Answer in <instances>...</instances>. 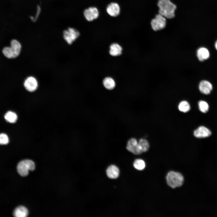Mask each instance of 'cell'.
<instances>
[{"instance_id":"1","label":"cell","mask_w":217,"mask_h":217,"mask_svg":"<svg viewBox=\"0 0 217 217\" xmlns=\"http://www.w3.org/2000/svg\"><path fill=\"white\" fill-rule=\"evenodd\" d=\"M157 6L160 14L168 19H171L175 17L177 7L170 0H159Z\"/></svg>"},{"instance_id":"2","label":"cell","mask_w":217,"mask_h":217,"mask_svg":"<svg viewBox=\"0 0 217 217\" xmlns=\"http://www.w3.org/2000/svg\"><path fill=\"white\" fill-rule=\"evenodd\" d=\"M166 180L168 186L172 188H175L182 185L184 182V178L181 173L171 171L167 174Z\"/></svg>"},{"instance_id":"3","label":"cell","mask_w":217,"mask_h":217,"mask_svg":"<svg viewBox=\"0 0 217 217\" xmlns=\"http://www.w3.org/2000/svg\"><path fill=\"white\" fill-rule=\"evenodd\" d=\"M21 48V45L18 41L16 39H13L11 42L10 47H6L4 48L2 50V52L7 58H15L19 55Z\"/></svg>"},{"instance_id":"4","label":"cell","mask_w":217,"mask_h":217,"mask_svg":"<svg viewBox=\"0 0 217 217\" xmlns=\"http://www.w3.org/2000/svg\"><path fill=\"white\" fill-rule=\"evenodd\" d=\"M34 162L31 160L25 159L20 161L17 167V172L21 176L24 177L28 175L29 171H33L35 168Z\"/></svg>"},{"instance_id":"5","label":"cell","mask_w":217,"mask_h":217,"mask_svg":"<svg viewBox=\"0 0 217 217\" xmlns=\"http://www.w3.org/2000/svg\"><path fill=\"white\" fill-rule=\"evenodd\" d=\"M166 24V18L159 14H156L151 21L152 28L155 31L163 29L165 27Z\"/></svg>"},{"instance_id":"6","label":"cell","mask_w":217,"mask_h":217,"mask_svg":"<svg viewBox=\"0 0 217 217\" xmlns=\"http://www.w3.org/2000/svg\"><path fill=\"white\" fill-rule=\"evenodd\" d=\"M64 39L69 44H71L79 36L80 33L75 28L69 27L63 33Z\"/></svg>"},{"instance_id":"7","label":"cell","mask_w":217,"mask_h":217,"mask_svg":"<svg viewBox=\"0 0 217 217\" xmlns=\"http://www.w3.org/2000/svg\"><path fill=\"white\" fill-rule=\"evenodd\" d=\"M126 148L129 151L135 155H139L142 153L139 146L138 142L134 138H131L128 140Z\"/></svg>"},{"instance_id":"8","label":"cell","mask_w":217,"mask_h":217,"mask_svg":"<svg viewBox=\"0 0 217 217\" xmlns=\"http://www.w3.org/2000/svg\"><path fill=\"white\" fill-rule=\"evenodd\" d=\"M99 13L98 9L95 7H90L86 9L83 14L86 19L91 21L97 19L99 17Z\"/></svg>"},{"instance_id":"9","label":"cell","mask_w":217,"mask_h":217,"mask_svg":"<svg viewBox=\"0 0 217 217\" xmlns=\"http://www.w3.org/2000/svg\"><path fill=\"white\" fill-rule=\"evenodd\" d=\"M24 85L27 91L32 92L36 90L38 87V83L35 78L33 77H30L25 80Z\"/></svg>"},{"instance_id":"10","label":"cell","mask_w":217,"mask_h":217,"mask_svg":"<svg viewBox=\"0 0 217 217\" xmlns=\"http://www.w3.org/2000/svg\"><path fill=\"white\" fill-rule=\"evenodd\" d=\"M106 10L107 13L109 15L112 17H116L119 14L120 8L117 3L112 2L108 5Z\"/></svg>"},{"instance_id":"11","label":"cell","mask_w":217,"mask_h":217,"mask_svg":"<svg viewBox=\"0 0 217 217\" xmlns=\"http://www.w3.org/2000/svg\"><path fill=\"white\" fill-rule=\"evenodd\" d=\"M211 134L210 131L206 127L200 126L195 130L193 134L198 138H205L209 136Z\"/></svg>"},{"instance_id":"12","label":"cell","mask_w":217,"mask_h":217,"mask_svg":"<svg viewBox=\"0 0 217 217\" xmlns=\"http://www.w3.org/2000/svg\"><path fill=\"white\" fill-rule=\"evenodd\" d=\"M200 91L205 94H209L212 89V86L209 81L203 80L201 81L199 85Z\"/></svg>"},{"instance_id":"13","label":"cell","mask_w":217,"mask_h":217,"mask_svg":"<svg viewBox=\"0 0 217 217\" xmlns=\"http://www.w3.org/2000/svg\"><path fill=\"white\" fill-rule=\"evenodd\" d=\"M106 174L108 177L112 179H115L119 175V170L115 165H112L109 166L106 170Z\"/></svg>"},{"instance_id":"14","label":"cell","mask_w":217,"mask_h":217,"mask_svg":"<svg viewBox=\"0 0 217 217\" xmlns=\"http://www.w3.org/2000/svg\"><path fill=\"white\" fill-rule=\"evenodd\" d=\"M209 52L207 49L205 47L199 48L197 51V56L199 61H203L207 59L209 56Z\"/></svg>"},{"instance_id":"15","label":"cell","mask_w":217,"mask_h":217,"mask_svg":"<svg viewBox=\"0 0 217 217\" xmlns=\"http://www.w3.org/2000/svg\"><path fill=\"white\" fill-rule=\"evenodd\" d=\"M28 214V209L25 207L20 206L14 210L13 215L16 217H25Z\"/></svg>"},{"instance_id":"16","label":"cell","mask_w":217,"mask_h":217,"mask_svg":"<svg viewBox=\"0 0 217 217\" xmlns=\"http://www.w3.org/2000/svg\"><path fill=\"white\" fill-rule=\"evenodd\" d=\"M122 48L118 44L116 43L112 44L110 46V54L113 56L120 55L122 53Z\"/></svg>"},{"instance_id":"17","label":"cell","mask_w":217,"mask_h":217,"mask_svg":"<svg viewBox=\"0 0 217 217\" xmlns=\"http://www.w3.org/2000/svg\"><path fill=\"white\" fill-rule=\"evenodd\" d=\"M103 84L106 89L109 90L113 89L115 86L114 80L110 77H106L104 79Z\"/></svg>"},{"instance_id":"18","label":"cell","mask_w":217,"mask_h":217,"mask_svg":"<svg viewBox=\"0 0 217 217\" xmlns=\"http://www.w3.org/2000/svg\"><path fill=\"white\" fill-rule=\"evenodd\" d=\"M5 118L6 120L10 123L15 122L17 119V114L14 112L9 111L7 112L5 115Z\"/></svg>"},{"instance_id":"19","label":"cell","mask_w":217,"mask_h":217,"mask_svg":"<svg viewBox=\"0 0 217 217\" xmlns=\"http://www.w3.org/2000/svg\"><path fill=\"white\" fill-rule=\"evenodd\" d=\"M138 144L142 153L146 152L149 148V144L148 141L144 139H140L138 142Z\"/></svg>"},{"instance_id":"20","label":"cell","mask_w":217,"mask_h":217,"mask_svg":"<svg viewBox=\"0 0 217 217\" xmlns=\"http://www.w3.org/2000/svg\"><path fill=\"white\" fill-rule=\"evenodd\" d=\"M178 108L180 111L184 113L188 112L190 109L189 103L186 101L181 102L178 105Z\"/></svg>"},{"instance_id":"21","label":"cell","mask_w":217,"mask_h":217,"mask_svg":"<svg viewBox=\"0 0 217 217\" xmlns=\"http://www.w3.org/2000/svg\"><path fill=\"white\" fill-rule=\"evenodd\" d=\"M134 167L139 170H142L144 169L146 166L145 162L141 159H136L133 163Z\"/></svg>"},{"instance_id":"22","label":"cell","mask_w":217,"mask_h":217,"mask_svg":"<svg viewBox=\"0 0 217 217\" xmlns=\"http://www.w3.org/2000/svg\"><path fill=\"white\" fill-rule=\"evenodd\" d=\"M198 104L199 109L201 112L205 113L208 111L209 106L207 102L201 100L199 101Z\"/></svg>"},{"instance_id":"23","label":"cell","mask_w":217,"mask_h":217,"mask_svg":"<svg viewBox=\"0 0 217 217\" xmlns=\"http://www.w3.org/2000/svg\"><path fill=\"white\" fill-rule=\"evenodd\" d=\"M9 141L8 136L4 133L0 134V144L5 145L7 144Z\"/></svg>"},{"instance_id":"24","label":"cell","mask_w":217,"mask_h":217,"mask_svg":"<svg viewBox=\"0 0 217 217\" xmlns=\"http://www.w3.org/2000/svg\"><path fill=\"white\" fill-rule=\"evenodd\" d=\"M40 11L41 8H40V7L38 5L37 7V10L36 14V15L34 17L32 16H31L30 17V19L33 22H35V21H36L37 18H38V17L40 12Z\"/></svg>"},{"instance_id":"25","label":"cell","mask_w":217,"mask_h":217,"mask_svg":"<svg viewBox=\"0 0 217 217\" xmlns=\"http://www.w3.org/2000/svg\"><path fill=\"white\" fill-rule=\"evenodd\" d=\"M215 46L216 49L217 50V40L215 42Z\"/></svg>"}]
</instances>
